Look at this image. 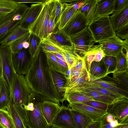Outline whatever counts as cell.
<instances>
[{
	"label": "cell",
	"instance_id": "obj_1",
	"mask_svg": "<svg viewBox=\"0 0 128 128\" xmlns=\"http://www.w3.org/2000/svg\"><path fill=\"white\" fill-rule=\"evenodd\" d=\"M24 76L32 92L42 95L45 100L60 105L46 54L41 46L33 57L30 67Z\"/></svg>",
	"mask_w": 128,
	"mask_h": 128
},
{
	"label": "cell",
	"instance_id": "obj_2",
	"mask_svg": "<svg viewBox=\"0 0 128 128\" xmlns=\"http://www.w3.org/2000/svg\"><path fill=\"white\" fill-rule=\"evenodd\" d=\"M29 100L34 104V108L28 110L22 106L13 104L21 118L26 128H50L42 115V104L45 100L41 95L32 92Z\"/></svg>",
	"mask_w": 128,
	"mask_h": 128
},
{
	"label": "cell",
	"instance_id": "obj_3",
	"mask_svg": "<svg viewBox=\"0 0 128 128\" xmlns=\"http://www.w3.org/2000/svg\"><path fill=\"white\" fill-rule=\"evenodd\" d=\"M10 92V103L22 107L28 104L32 92L24 75L17 73L13 78Z\"/></svg>",
	"mask_w": 128,
	"mask_h": 128
},
{
	"label": "cell",
	"instance_id": "obj_4",
	"mask_svg": "<svg viewBox=\"0 0 128 128\" xmlns=\"http://www.w3.org/2000/svg\"><path fill=\"white\" fill-rule=\"evenodd\" d=\"M87 28L94 43H98L116 35L109 16L98 17L88 25Z\"/></svg>",
	"mask_w": 128,
	"mask_h": 128
},
{
	"label": "cell",
	"instance_id": "obj_5",
	"mask_svg": "<svg viewBox=\"0 0 128 128\" xmlns=\"http://www.w3.org/2000/svg\"><path fill=\"white\" fill-rule=\"evenodd\" d=\"M53 0L44 4L38 16L28 28L29 32L36 35L42 40L48 36V27Z\"/></svg>",
	"mask_w": 128,
	"mask_h": 128
},
{
	"label": "cell",
	"instance_id": "obj_6",
	"mask_svg": "<svg viewBox=\"0 0 128 128\" xmlns=\"http://www.w3.org/2000/svg\"><path fill=\"white\" fill-rule=\"evenodd\" d=\"M29 7L24 4L8 14L0 18V40L19 26Z\"/></svg>",
	"mask_w": 128,
	"mask_h": 128
},
{
	"label": "cell",
	"instance_id": "obj_7",
	"mask_svg": "<svg viewBox=\"0 0 128 128\" xmlns=\"http://www.w3.org/2000/svg\"><path fill=\"white\" fill-rule=\"evenodd\" d=\"M12 54L8 46H4L0 45V56L2 76L9 91L13 78L16 74L12 62Z\"/></svg>",
	"mask_w": 128,
	"mask_h": 128
},
{
	"label": "cell",
	"instance_id": "obj_8",
	"mask_svg": "<svg viewBox=\"0 0 128 128\" xmlns=\"http://www.w3.org/2000/svg\"><path fill=\"white\" fill-rule=\"evenodd\" d=\"M70 37L75 50L81 56H83L94 44L92 37L87 28Z\"/></svg>",
	"mask_w": 128,
	"mask_h": 128
},
{
	"label": "cell",
	"instance_id": "obj_9",
	"mask_svg": "<svg viewBox=\"0 0 128 128\" xmlns=\"http://www.w3.org/2000/svg\"><path fill=\"white\" fill-rule=\"evenodd\" d=\"M12 60L16 73L24 75L29 70L33 60L28 49L23 48L20 52L12 54Z\"/></svg>",
	"mask_w": 128,
	"mask_h": 128
},
{
	"label": "cell",
	"instance_id": "obj_10",
	"mask_svg": "<svg viewBox=\"0 0 128 128\" xmlns=\"http://www.w3.org/2000/svg\"><path fill=\"white\" fill-rule=\"evenodd\" d=\"M108 112L113 115L119 124L128 123V99L115 101L109 106Z\"/></svg>",
	"mask_w": 128,
	"mask_h": 128
},
{
	"label": "cell",
	"instance_id": "obj_11",
	"mask_svg": "<svg viewBox=\"0 0 128 128\" xmlns=\"http://www.w3.org/2000/svg\"><path fill=\"white\" fill-rule=\"evenodd\" d=\"M88 26L84 15L78 10L62 30L71 37L87 28Z\"/></svg>",
	"mask_w": 128,
	"mask_h": 128
},
{
	"label": "cell",
	"instance_id": "obj_12",
	"mask_svg": "<svg viewBox=\"0 0 128 128\" xmlns=\"http://www.w3.org/2000/svg\"><path fill=\"white\" fill-rule=\"evenodd\" d=\"M51 126L60 128H78L68 106H62L54 120Z\"/></svg>",
	"mask_w": 128,
	"mask_h": 128
},
{
	"label": "cell",
	"instance_id": "obj_13",
	"mask_svg": "<svg viewBox=\"0 0 128 128\" xmlns=\"http://www.w3.org/2000/svg\"><path fill=\"white\" fill-rule=\"evenodd\" d=\"M68 106L71 109L85 114L93 121L100 120L108 112L82 103H70L68 105Z\"/></svg>",
	"mask_w": 128,
	"mask_h": 128
},
{
	"label": "cell",
	"instance_id": "obj_14",
	"mask_svg": "<svg viewBox=\"0 0 128 128\" xmlns=\"http://www.w3.org/2000/svg\"><path fill=\"white\" fill-rule=\"evenodd\" d=\"M125 41L116 36L98 42L102 45V49L106 56H116L121 52Z\"/></svg>",
	"mask_w": 128,
	"mask_h": 128
},
{
	"label": "cell",
	"instance_id": "obj_15",
	"mask_svg": "<svg viewBox=\"0 0 128 128\" xmlns=\"http://www.w3.org/2000/svg\"><path fill=\"white\" fill-rule=\"evenodd\" d=\"M93 82L101 86L128 98V88L116 80L107 75Z\"/></svg>",
	"mask_w": 128,
	"mask_h": 128
},
{
	"label": "cell",
	"instance_id": "obj_16",
	"mask_svg": "<svg viewBox=\"0 0 128 128\" xmlns=\"http://www.w3.org/2000/svg\"><path fill=\"white\" fill-rule=\"evenodd\" d=\"M77 88H86L92 90L108 96L116 100L124 98L128 99V98L124 96L105 88L93 82L89 81L88 80L70 89Z\"/></svg>",
	"mask_w": 128,
	"mask_h": 128
},
{
	"label": "cell",
	"instance_id": "obj_17",
	"mask_svg": "<svg viewBox=\"0 0 128 128\" xmlns=\"http://www.w3.org/2000/svg\"><path fill=\"white\" fill-rule=\"evenodd\" d=\"M62 106L54 102L45 100L42 104L41 110L43 116L48 124L50 126Z\"/></svg>",
	"mask_w": 128,
	"mask_h": 128
},
{
	"label": "cell",
	"instance_id": "obj_18",
	"mask_svg": "<svg viewBox=\"0 0 128 128\" xmlns=\"http://www.w3.org/2000/svg\"><path fill=\"white\" fill-rule=\"evenodd\" d=\"M44 4L37 3L32 4L26 12L19 26L22 28L28 29L29 26L40 14Z\"/></svg>",
	"mask_w": 128,
	"mask_h": 128
},
{
	"label": "cell",
	"instance_id": "obj_19",
	"mask_svg": "<svg viewBox=\"0 0 128 128\" xmlns=\"http://www.w3.org/2000/svg\"><path fill=\"white\" fill-rule=\"evenodd\" d=\"M76 92H78L88 96L92 97L94 100L105 103L110 105L116 101L113 98L100 93L86 88H77L68 90L65 92V96L67 94Z\"/></svg>",
	"mask_w": 128,
	"mask_h": 128
},
{
	"label": "cell",
	"instance_id": "obj_20",
	"mask_svg": "<svg viewBox=\"0 0 128 128\" xmlns=\"http://www.w3.org/2000/svg\"><path fill=\"white\" fill-rule=\"evenodd\" d=\"M110 18L114 31L128 24V5L122 9L114 12Z\"/></svg>",
	"mask_w": 128,
	"mask_h": 128
},
{
	"label": "cell",
	"instance_id": "obj_21",
	"mask_svg": "<svg viewBox=\"0 0 128 128\" xmlns=\"http://www.w3.org/2000/svg\"><path fill=\"white\" fill-rule=\"evenodd\" d=\"M97 0H86L78 10L84 15L88 25L98 17L97 12Z\"/></svg>",
	"mask_w": 128,
	"mask_h": 128
},
{
	"label": "cell",
	"instance_id": "obj_22",
	"mask_svg": "<svg viewBox=\"0 0 128 128\" xmlns=\"http://www.w3.org/2000/svg\"><path fill=\"white\" fill-rule=\"evenodd\" d=\"M57 46L61 50L68 69L73 67L78 60L82 57V56L76 51L73 45L71 46Z\"/></svg>",
	"mask_w": 128,
	"mask_h": 128
},
{
	"label": "cell",
	"instance_id": "obj_23",
	"mask_svg": "<svg viewBox=\"0 0 128 128\" xmlns=\"http://www.w3.org/2000/svg\"><path fill=\"white\" fill-rule=\"evenodd\" d=\"M108 74L102 59L99 62L93 61L92 62L89 72L90 81L102 79Z\"/></svg>",
	"mask_w": 128,
	"mask_h": 128
},
{
	"label": "cell",
	"instance_id": "obj_24",
	"mask_svg": "<svg viewBox=\"0 0 128 128\" xmlns=\"http://www.w3.org/2000/svg\"><path fill=\"white\" fill-rule=\"evenodd\" d=\"M29 32L28 29L22 28L19 26H17L0 40V45L4 46H8L14 41Z\"/></svg>",
	"mask_w": 128,
	"mask_h": 128
},
{
	"label": "cell",
	"instance_id": "obj_25",
	"mask_svg": "<svg viewBox=\"0 0 128 128\" xmlns=\"http://www.w3.org/2000/svg\"><path fill=\"white\" fill-rule=\"evenodd\" d=\"M54 84L57 91L60 102L65 100V87L66 79L64 76L61 73L50 68Z\"/></svg>",
	"mask_w": 128,
	"mask_h": 128
},
{
	"label": "cell",
	"instance_id": "obj_26",
	"mask_svg": "<svg viewBox=\"0 0 128 128\" xmlns=\"http://www.w3.org/2000/svg\"><path fill=\"white\" fill-rule=\"evenodd\" d=\"M47 37L58 46H71L73 45L70 37L62 30H57L49 34Z\"/></svg>",
	"mask_w": 128,
	"mask_h": 128
},
{
	"label": "cell",
	"instance_id": "obj_27",
	"mask_svg": "<svg viewBox=\"0 0 128 128\" xmlns=\"http://www.w3.org/2000/svg\"><path fill=\"white\" fill-rule=\"evenodd\" d=\"M64 8L60 17L58 26V30L62 29L76 13L71 3L62 4Z\"/></svg>",
	"mask_w": 128,
	"mask_h": 128
},
{
	"label": "cell",
	"instance_id": "obj_28",
	"mask_svg": "<svg viewBox=\"0 0 128 128\" xmlns=\"http://www.w3.org/2000/svg\"><path fill=\"white\" fill-rule=\"evenodd\" d=\"M114 0H97V12L98 17L109 16L114 12Z\"/></svg>",
	"mask_w": 128,
	"mask_h": 128
},
{
	"label": "cell",
	"instance_id": "obj_29",
	"mask_svg": "<svg viewBox=\"0 0 128 128\" xmlns=\"http://www.w3.org/2000/svg\"><path fill=\"white\" fill-rule=\"evenodd\" d=\"M24 4L14 0H0V18L8 14Z\"/></svg>",
	"mask_w": 128,
	"mask_h": 128
},
{
	"label": "cell",
	"instance_id": "obj_30",
	"mask_svg": "<svg viewBox=\"0 0 128 128\" xmlns=\"http://www.w3.org/2000/svg\"><path fill=\"white\" fill-rule=\"evenodd\" d=\"M46 54L47 63L50 69L60 72L66 76L68 69L65 68L58 62L57 58L52 53L47 52H44Z\"/></svg>",
	"mask_w": 128,
	"mask_h": 128
},
{
	"label": "cell",
	"instance_id": "obj_31",
	"mask_svg": "<svg viewBox=\"0 0 128 128\" xmlns=\"http://www.w3.org/2000/svg\"><path fill=\"white\" fill-rule=\"evenodd\" d=\"M70 110L78 128H86L93 121L86 115L80 112L71 108Z\"/></svg>",
	"mask_w": 128,
	"mask_h": 128
},
{
	"label": "cell",
	"instance_id": "obj_32",
	"mask_svg": "<svg viewBox=\"0 0 128 128\" xmlns=\"http://www.w3.org/2000/svg\"><path fill=\"white\" fill-rule=\"evenodd\" d=\"M10 103V92L2 76L0 93V109L6 110Z\"/></svg>",
	"mask_w": 128,
	"mask_h": 128
},
{
	"label": "cell",
	"instance_id": "obj_33",
	"mask_svg": "<svg viewBox=\"0 0 128 128\" xmlns=\"http://www.w3.org/2000/svg\"><path fill=\"white\" fill-rule=\"evenodd\" d=\"M64 8V5L61 2L60 0H53L50 14L53 19L54 24V31L58 26Z\"/></svg>",
	"mask_w": 128,
	"mask_h": 128
},
{
	"label": "cell",
	"instance_id": "obj_34",
	"mask_svg": "<svg viewBox=\"0 0 128 128\" xmlns=\"http://www.w3.org/2000/svg\"><path fill=\"white\" fill-rule=\"evenodd\" d=\"M6 110L12 118L15 128H26L21 118L12 103H10Z\"/></svg>",
	"mask_w": 128,
	"mask_h": 128
},
{
	"label": "cell",
	"instance_id": "obj_35",
	"mask_svg": "<svg viewBox=\"0 0 128 128\" xmlns=\"http://www.w3.org/2000/svg\"><path fill=\"white\" fill-rule=\"evenodd\" d=\"M102 47V45L101 44H99L94 46L83 56L84 58L87 73L89 78V72L92 63L94 61L96 52Z\"/></svg>",
	"mask_w": 128,
	"mask_h": 128
},
{
	"label": "cell",
	"instance_id": "obj_36",
	"mask_svg": "<svg viewBox=\"0 0 128 128\" xmlns=\"http://www.w3.org/2000/svg\"><path fill=\"white\" fill-rule=\"evenodd\" d=\"M41 41L40 38L36 35L30 33L28 40L29 44L28 49L30 54L32 57L40 47Z\"/></svg>",
	"mask_w": 128,
	"mask_h": 128
},
{
	"label": "cell",
	"instance_id": "obj_37",
	"mask_svg": "<svg viewBox=\"0 0 128 128\" xmlns=\"http://www.w3.org/2000/svg\"><path fill=\"white\" fill-rule=\"evenodd\" d=\"M65 100L69 103L73 102L82 103L90 100H94L91 97L88 96L78 92H74L66 94Z\"/></svg>",
	"mask_w": 128,
	"mask_h": 128
},
{
	"label": "cell",
	"instance_id": "obj_38",
	"mask_svg": "<svg viewBox=\"0 0 128 128\" xmlns=\"http://www.w3.org/2000/svg\"><path fill=\"white\" fill-rule=\"evenodd\" d=\"M30 34L29 32L14 41L8 46L12 54H16L19 52L24 48V43L28 41Z\"/></svg>",
	"mask_w": 128,
	"mask_h": 128
},
{
	"label": "cell",
	"instance_id": "obj_39",
	"mask_svg": "<svg viewBox=\"0 0 128 128\" xmlns=\"http://www.w3.org/2000/svg\"><path fill=\"white\" fill-rule=\"evenodd\" d=\"M0 128H15L12 118L6 110L0 109Z\"/></svg>",
	"mask_w": 128,
	"mask_h": 128
},
{
	"label": "cell",
	"instance_id": "obj_40",
	"mask_svg": "<svg viewBox=\"0 0 128 128\" xmlns=\"http://www.w3.org/2000/svg\"><path fill=\"white\" fill-rule=\"evenodd\" d=\"M100 128H112L119 125L113 115L108 112L101 120Z\"/></svg>",
	"mask_w": 128,
	"mask_h": 128
},
{
	"label": "cell",
	"instance_id": "obj_41",
	"mask_svg": "<svg viewBox=\"0 0 128 128\" xmlns=\"http://www.w3.org/2000/svg\"><path fill=\"white\" fill-rule=\"evenodd\" d=\"M40 46L44 52L57 53L62 55L60 50L48 37L41 41Z\"/></svg>",
	"mask_w": 128,
	"mask_h": 128
},
{
	"label": "cell",
	"instance_id": "obj_42",
	"mask_svg": "<svg viewBox=\"0 0 128 128\" xmlns=\"http://www.w3.org/2000/svg\"><path fill=\"white\" fill-rule=\"evenodd\" d=\"M108 74L116 72V56H105L102 58Z\"/></svg>",
	"mask_w": 128,
	"mask_h": 128
},
{
	"label": "cell",
	"instance_id": "obj_43",
	"mask_svg": "<svg viewBox=\"0 0 128 128\" xmlns=\"http://www.w3.org/2000/svg\"><path fill=\"white\" fill-rule=\"evenodd\" d=\"M116 71H121L128 70V60L121 52L116 56Z\"/></svg>",
	"mask_w": 128,
	"mask_h": 128
},
{
	"label": "cell",
	"instance_id": "obj_44",
	"mask_svg": "<svg viewBox=\"0 0 128 128\" xmlns=\"http://www.w3.org/2000/svg\"><path fill=\"white\" fill-rule=\"evenodd\" d=\"M113 78L128 88V70L121 71H116L113 73Z\"/></svg>",
	"mask_w": 128,
	"mask_h": 128
},
{
	"label": "cell",
	"instance_id": "obj_45",
	"mask_svg": "<svg viewBox=\"0 0 128 128\" xmlns=\"http://www.w3.org/2000/svg\"><path fill=\"white\" fill-rule=\"evenodd\" d=\"M82 103L96 109L107 112L110 105L105 103L95 100H90Z\"/></svg>",
	"mask_w": 128,
	"mask_h": 128
},
{
	"label": "cell",
	"instance_id": "obj_46",
	"mask_svg": "<svg viewBox=\"0 0 128 128\" xmlns=\"http://www.w3.org/2000/svg\"><path fill=\"white\" fill-rule=\"evenodd\" d=\"M115 32L116 36L121 39H128V24L120 28Z\"/></svg>",
	"mask_w": 128,
	"mask_h": 128
},
{
	"label": "cell",
	"instance_id": "obj_47",
	"mask_svg": "<svg viewBox=\"0 0 128 128\" xmlns=\"http://www.w3.org/2000/svg\"><path fill=\"white\" fill-rule=\"evenodd\" d=\"M71 68L72 71L76 70H82L85 69L86 70L87 72L85 59L84 56H82L81 58L78 60L74 66Z\"/></svg>",
	"mask_w": 128,
	"mask_h": 128
},
{
	"label": "cell",
	"instance_id": "obj_48",
	"mask_svg": "<svg viewBox=\"0 0 128 128\" xmlns=\"http://www.w3.org/2000/svg\"><path fill=\"white\" fill-rule=\"evenodd\" d=\"M128 5V0H114V12Z\"/></svg>",
	"mask_w": 128,
	"mask_h": 128
},
{
	"label": "cell",
	"instance_id": "obj_49",
	"mask_svg": "<svg viewBox=\"0 0 128 128\" xmlns=\"http://www.w3.org/2000/svg\"><path fill=\"white\" fill-rule=\"evenodd\" d=\"M105 56L102 48L96 52L94 61L96 62H100L102 60Z\"/></svg>",
	"mask_w": 128,
	"mask_h": 128
},
{
	"label": "cell",
	"instance_id": "obj_50",
	"mask_svg": "<svg viewBox=\"0 0 128 128\" xmlns=\"http://www.w3.org/2000/svg\"><path fill=\"white\" fill-rule=\"evenodd\" d=\"M86 0H76L74 2L71 3L74 9L77 11L85 3Z\"/></svg>",
	"mask_w": 128,
	"mask_h": 128
},
{
	"label": "cell",
	"instance_id": "obj_51",
	"mask_svg": "<svg viewBox=\"0 0 128 128\" xmlns=\"http://www.w3.org/2000/svg\"><path fill=\"white\" fill-rule=\"evenodd\" d=\"M19 3H33L44 4L48 0H14Z\"/></svg>",
	"mask_w": 128,
	"mask_h": 128
},
{
	"label": "cell",
	"instance_id": "obj_52",
	"mask_svg": "<svg viewBox=\"0 0 128 128\" xmlns=\"http://www.w3.org/2000/svg\"><path fill=\"white\" fill-rule=\"evenodd\" d=\"M101 120L93 121L86 128H100Z\"/></svg>",
	"mask_w": 128,
	"mask_h": 128
},
{
	"label": "cell",
	"instance_id": "obj_53",
	"mask_svg": "<svg viewBox=\"0 0 128 128\" xmlns=\"http://www.w3.org/2000/svg\"><path fill=\"white\" fill-rule=\"evenodd\" d=\"M50 52L53 54L57 58L61 60L62 61L66 63V61L64 58L61 54L57 53L51 52Z\"/></svg>",
	"mask_w": 128,
	"mask_h": 128
},
{
	"label": "cell",
	"instance_id": "obj_54",
	"mask_svg": "<svg viewBox=\"0 0 128 128\" xmlns=\"http://www.w3.org/2000/svg\"><path fill=\"white\" fill-rule=\"evenodd\" d=\"M112 128H128V123L120 124Z\"/></svg>",
	"mask_w": 128,
	"mask_h": 128
},
{
	"label": "cell",
	"instance_id": "obj_55",
	"mask_svg": "<svg viewBox=\"0 0 128 128\" xmlns=\"http://www.w3.org/2000/svg\"><path fill=\"white\" fill-rule=\"evenodd\" d=\"M57 60L58 62L60 64H61L65 68H68V66L66 63L62 61L61 60L58 58H57Z\"/></svg>",
	"mask_w": 128,
	"mask_h": 128
},
{
	"label": "cell",
	"instance_id": "obj_56",
	"mask_svg": "<svg viewBox=\"0 0 128 128\" xmlns=\"http://www.w3.org/2000/svg\"><path fill=\"white\" fill-rule=\"evenodd\" d=\"M72 72V70L71 68L67 70L66 76H65L66 79L67 78L71 75Z\"/></svg>",
	"mask_w": 128,
	"mask_h": 128
},
{
	"label": "cell",
	"instance_id": "obj_57",
	"mask_svg": "<svg viewBox=\"0 0 128 128\" xmlns=\"http://www.w3.org/2000/svg\"><path fill=\"white\" fill-rule=\"evenodd\" d=\"M76 0H60L62 4L67 3V2L70 3L74 2Z\"/></svg>",
	"mask_w": 128,
	"mask_h": 128
},
{
	"label": "cell",
	"instance_id": "obj_58",
	"mask_svg": "<svg viewBox=\"0 0 128 128\" xmlns=\"http://www.w3.org/2000/svg\"><path fill=\"white\" fill-rule=\"evenodd\" d=\"M2 76V62L0 56V77Z\"/></svg>",
	"mask_w": 128,
	"mask_h": 128
},
{
	"label": "cell",
	"instance_id": "obj_59",
	"mask_svg": "<svg viewBox=\"0 0 128 128\" xmlns=\"http://www.w3.org/2000/svg\"><path fill=\"white\" fill-rule=\"evenodd\" d=\"M29 46V44L28 41L24 42V48L26 49H28Z\"/></svg>",
	"mask_w": 128,
	"mask_h": 128
},
{
	"label": "cell",
	"instance_id": "obj_60",
	"mask_svg": "<svg viewBox=\"0 0 128 128\" xmlns=\"http://www.w3.org/2000/svg\"><path fill=\"white\" fill-rule=\"evenodd\" d=\"M2 77H0V93L1 90V85L2 80Z\"/></svg>",
	"mask_w": 128,
	"mask_h": 128
},
{
	"label": "cell",
	"instance_id": "obj_61",
	"mask_svg": "<svg viewBox=\"0 0 128 128\" xmlns=\"http://www.w3.org/2000/svg\"><path fill=\"white\" fill-rule=\"evenodd\" d=\"M50 128H60L58 127L54 126H51Z\"/></svg>",
	"mask_w": 128,
	"mask_h": 128
}]
</instances>
